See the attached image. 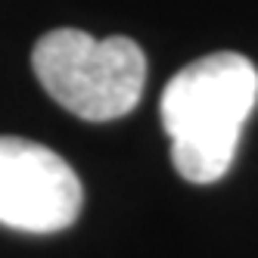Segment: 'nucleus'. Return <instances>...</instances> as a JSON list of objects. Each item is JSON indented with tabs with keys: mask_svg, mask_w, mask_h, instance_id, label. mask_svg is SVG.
<instances>
[{
	"mask_svg": "<svg viewBox=\"0 0 258 258\" xmlns=\"http://www.w3.org/2000/svg\"><path fill=\"white\" fill-rule=\"evenodd\" d=\"M258 100V72L239 53L183 66L162 94V124L183 180L215 183L230 171L239 134Z\"/></svg>",
	"mask_w": 258,
	"mask_h": 258,
	"instance_id": "obj_1",
	"label": "nucleus"
},
{
	"mask_svg": "<svg viewBox=\"0 0 258 258\" xmlns=\"http://www.w3.org/2000/svg\"><path fill=\"white\" fill-rule=\"evenodd\" d=\"M31 62L41 87L84 121H115L143 97L146 56L131 38L59 28L38 41Z\"/></svg>",
	"mask_w": 258,
	"mask_h": 258,
	"instance_id": "obj_2",
	"label": "nucleus"
},
{
	"mask_svg": "<svg viewBox=\"0 0 258 258\" xmlns=\"http://www.w3.org/2000/svg\"><path fill=\"white\" fill-rule=\"evenodd\" d=\"M81 212V180L69 162L25 137H0V224L56 233Z\"/></svg>",
	"mask_w": 258,
	"mask_h": 258,
	"instance_id": "obj_3",
	"label": "nucleus"
}]
</instances>
